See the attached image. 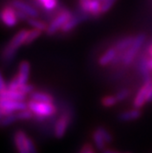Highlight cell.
<instances>
[{
  "label": "cell",
  "instance_id": "obj_8",
  "mask_svg": "<svg viewBox=\"0 0 152 153\" xmlns=\"http://www.w3.org/2000/svg\"><path fill=\"white\" fill-rule=\"evenodd\" d=\"M89 18H91L88 14L82 12L79 14H73V15L69 19V20L64 24V26L62 27L61 31L62 33H69L71 32L72 30H73L77 26H79L81 23H82L84 21L87 20Z\"/></svg>",
  "mask_w": 152,
  "mask_h": 153
},
{
  "label": "cell",
  "instance_id": "obj_31",
  "mask_svg": "<svg viewBox=\"0 0 152 153\" xmlns=\"http://www.w3.org/2000/svg\"><path fill=\"white\" fill-rule=\"evenodd\" d=\"M79 153H95V151L90 143H85L84 146L82 147Z\"/></svg>",
  "mask_w": 152,
  "mask_h": 153
},
{
  "label": "cell",
  "instance_id": "obj_16",
  "mask_svg": "<svg viewBox=\"0 0 152 153\" xmlns=\"http://www.w3.org/2000/svg\"><path fill=\"white\" fill-rule=\"evenodd\" d=\"M12 6L16 9H19V10L25 12L27 15H29L30 18H36L39 15V12L34 7H32L31 6L27 5V3L21 1V0H14V1L12 2Z\"/></svg>",
  "mask_w": 152,
  "mask_h": 153
},
{
  "label": "cell",
  "instance_id": "obj_33",
  "mask_svg": "<svg viewBox=\"0 0 152 153\" xmlns=\"http://www.w3.org/2000/svg\"><path fill=\"white\" fill-rule=\"evenodd\" d=\"M7 85L6 83L5 80H4V78H3V76H2L1 72H0V92L4 91V90L7 89Z\"/></svg>",
  "mask_w": 152,
  "mask_h": 153
},
{
  "label": "cell",
  "instance_id": "obj_5",
  "mask_svg": "<svg viewBox=\"0 0 152 153\" xmlns=\"http://www.w3.org/2000/svg\"><path fill=\"white\" fill-rule=\"evenodd\" d=\"M73 15V13L71 12L68 9H62L56 16L54 17V19L50 21V23L48 25V29L45 31L47 35L51 36L54 35L55 33H57L62 30V27L64 26V24L69 20L72 16Z\"/></svg>",
  "mask_w": 152,
  "mask_h": 153
},
{
  "label": "cell",
  "instance_id": "obj_23",
  "mask_svg": "<svg viewBox=\"0 0 152 153\" xmlns=\"http://www.w3.org/2000/svg\"><path fill=\"white\" fill-rule=\"evenodd\" d=\"M16 114H17L18 120H20V121L30 120L34 117V114L29 108H26L24 110H20V111H19V112H17Z\"/></svg>",
  "mask_w": 152,
  "mask_h": 153
},
{
  "label": "cell",
  "instance_id": "obj_17",
  "mask_svg": "<svg viewBox=\"0 0 152 153\" xmlns=\"http://www.w3.org/2000/svg\"><path fill=\"white\" fill-rule=\"evenodd\" d=\"M30 99L38 101V102H44V103L54 102L53 95L43 91H34L30 94Z\"/></svg>",
  "mask_w": 152,
  "mask_h": 153
},
{
  "label": "cell",
  "instance_id": "obj_3",
  "mask_svg": "<svg viewBox=\"0 0 152 153\" xmlns=\"http://www.w3.org/2000/svg\"><path fill=\"white\" fill-rule=\"evenodd\" d=\"M146 39H147V36L145 33H139L135 36L134 41L131 44V46L126 51L122 52L121 64L123 66L128 67V66H130L134 62L136 56L139 55L142 46L144 45Z\"/></svg>",
  "mask_w": 152,
  "mask_h": 153
},
{
  "label": "cell",
  "instance_id": "obj_18",
  "mask_svg": "<svg viewBox=\"0 0 152 153\" xmlns=\"http://www.w3.org/2000/svg\"><path fill=\"white\" fill-rule=\"evenodd\" d=\"M134 39H135V36H127L123 39H120L114 44V47L118 51L119 53L124 52L131 46V44L134 41Z\"/></svg>",
  "mask_w": 152,
  "mask_h": 153
},
{
  "label": "cell",
  "instance_id": "obj_11",
  "mask_svg": "<svg viewBox=\"0 0 152 153\" xmlns=\"http://www.w3.org/2000/svg\"><path fill=\"white\" fill-rule=\"evenodd\" d=\"M27 135L23 130H17L14 134V143L19 153H30L27 146Z\"/></svg>",
  "mask_w": 152,
  "mask_h": 153
},
{
  "label": "cell",
  "instance_id": "obj_32",
  "mask_svg": "<svg viewBox=\"0 0 152 153\" xmlns=\"http://www.w3.org/2000/svg\"><path fill=\"white\" fill-rule=\"evenodd\" d=\"M16 14H17V17H18L19 20H27L30 18L29 15H27L25 12L19 10V9H16Z\"/></svg>",
  "mask_w": 152,
  "mask_h": 153
},
{
  "label": "cell",
  "instance_id": "obj_20",
  "mask_svg": "<svg viewBox=\"0 0 152 153\" xmlns=\"http://www.w3.org/2000/svg\"><path fill=\"white\" fill-rule=\"evenodd\" d=\"M27 21V24H29L30 27H32L33 29L39 30L42 31V32L46 31L47 29H48V25L46 24V22L39 20V19H37L35 18H30Z\"/></svg>",
  "mask_w": 152,
  "mask_h": 153
},
{
  "label": "cell",
  "instance_id": "obj_9",
  "mask_svg": "<svg viewBox=\"0 0 152 153\" xmlns=\"http://www.w3.org/2000/svg\"><path fill=\"white\" fill-rule=\"evenodd\" d=\"M0 20L7 27H14L18 24L19 19L16 14V8L12 7H6L0 11Z\"/></svg>",
  "mask_w": 152,
  "mask_h": 153
},
{
  "label": "cell",
  "instance_id": "obj_6",
  "mask_svg": "<svg viewBox=\"0 0 152 153\" xmlns=\"http://www.w3.org/2000/svg\"><path fill=\"white\" fill-rule=\"evenodd\" d=\"M102 1L100 0H79V7L82 12L86 13L92 18H98L102 14Z\"/></svg>",
  "mask_w": 152,
  "mask_h": 153
},
{
  "label": "cell",
  "instance_id": "obj_14",
  "mask_svg": "<svg viewBox=\"0 0 152 153\" xmlns=\"http://www.w3.org/2000/svg\"><path fill=\"white\" fill-rule=\"evenodd\" d=\"M30 74V64L29 62L23 61L19 63V72H18V80L19 82V85H24L27 83Z\"/></svg>",
  "mask_w": 152,
  "mask_h": 153
},
{
  "label": "cell",
  "instance_id": "obj_26",
  "mask_svg": "<svg viewBox=\"0 0 152 153\" xmlns=\"http://www.w3.org/2000/svg\"><path fill=\"white\" fill-rule=\"evenodd\" d=\"M117 0H104L102 1V7H101V11L102 14L107 13L110 9H111Z\"/></svg>",
  "mask_w": 152,
  "mask_h": 153
},
{
  "label": "cell",
  "instance_id": "obj_38",
  "mask_svg": "<svg viewBox=\"0 0 152 153\" xmlns=\"http://www.w3.org/2000/svg\"><path fill=\"white\" fill-rule=\"evenodd\" d=\"M149 45H150V46H152V42H151V43H150V44H149Z\"/></svg>",
  "mask_w": 152,
  "mask_h": 153
},
{
  "label": "cell",
  "instance_id": "obj_15",
  "mask_svg": "<svg viewBox=\"0 0 152 153\" xmlns=\"http://www.w3.org/2000/svg\"><path fill=\"white\" fill-rule=\"evenodd\" d=\"M26 94H23L20 90H11L5 89L0 92V100H15V101H24Z\"/></svg>",
  "mask_w": 152,
  "mask_h": 153
},
{
  "label": "cell",
  "instance_id": "obj_12",
  "mask_svg": "<svg viewBox=\"0 0 152 153\" xmlns=\"http://www.w3.org/2000/svg\"><path fill=\"white\" fill-rule=\"evenodd\" d=\"M118 51L113 46L108 48L98 59V64L102 67H105L107 65L112 64L113 62L116 60V58L118 55Z\"/></svg>",
  "mask_w": 152,
  "mask_h": 153
},
{
  "label": "cell",
  "instance_id": "obj_35",
  "mask_svg": "<svg viewBox=\"0 0 152 153\" xmlns=\"http://www.w3.org/2000/svg\"><path fill=\"white\" fill-rule=\"evenodd\" d=\"M150 102H152V88L150 89L148 95V103H150Z\"/></svg>",
  "mask_w": 152,
  "mask_h": 153
},
{
  "label": "cell",
  "instance_id": "obj_29",
  "mask_svg": "<svg viewBox=\"0 0 152 153\" xmlns=\"http://www.w3.org/2000/svg\"><path fill=\"white\" fill-rule=\"evenodd\" d=\"M19 90H20L23 94H25L27 95V94H30L32 92H34V91H35V87H34L32 85H29V83H26V85H21V86L19 87Z\"/></svg>",
  "mask_w": 152,
  "mask_h": 153
},
{
  "label": "cell",
  "instance_id": "obj_4",
  "mask_svg": "<svg viewBox=\"0 0 152 153\" xmlns=\"http://www.w3.org/2000/svg\"><path fill=\"white\" fill-rule=\"evenodd\" d=\"M73 120V115L70 110H63L60 117L57 118V120L54 123L53 128V135L56 138H62L67 129L70 127V125Z\"/></svg>",
  "mask_w": 152,
  "mask_h": 153
},
{
  "label": "cell",
  "instance_id": "obj_13",
  "mask_svg": "<svg viewBox=\"0 0 152 153\" xmlns=\"http://www.w3.org/2000/svg\"><path fill=\"white\" fill-rule=\"evenodd\" d=\"M142 116V112L140 108L133 107L132 109L125 110L118 115V119L121 122H132L140 118Z\"/></svg>",
  "mask_w": 152,
  "mask_h": 153
},
{
  "label": "cell",
  "instance_id": "obj_39",
  "mask_svg": "<svg viewBox=\"0 0 152 153\" xmlns=\"http://www.w3.org/2000/svg\"><path fill=\"white\" fill-rule=\"evenodd\" d=\"M100 1H104V0H100Z\"/></svg>",
  "mask_w": 152,
  "mask_h": 153
},
{
  "label": "cell",
  "instance_id": "obj_36",
  "mask_svg": "<svg viewBox=\"0 0 152 153\" xmlns=\"http://www.w3.org/2000/svg\"><path fill=\"white\" fill-rule=\"evenodd\" d=\"M148 66H149V69L152 71V57H150V56L148 58Z\"/></svg>",
  "mask_w": 152,
  "mask_h": 153
},
{
  "label": "cell",
  "instance_id": "obj_28",
  "mask_svg": "<svg viewBox=\"0 0 152 153\" xmlns=\"http://www.w3.org/2000/svg\"><path fill=\"white\" fill-rule=\"evenodd\" d=\"M19 87H20V85H19V82L18 80V76L16 75L10 80L9 83L7 85V88L11 89V90H19Z\"/></svg>",
  "mask_w": 152,
  "mask_h": 153
},
{
  "label": "cell",
  "instance_id": "obj_7",
  "mask_svg": "<svg viewBox=\"0 0 152 153\" xmlns=\"http://www.w3.org/2000/svg\"><path fill=\"white\" fill-rule=\"evenodd\" d=\"M152 88V78L145 80L142 86L137 91L133 100V107L142 108L148 103V95Z\"/></svg>",
  "mask_w": 152,
  "mask_h": 153
},
{
  "label": "cell",
  "instance_id": "obj_30",
  "mask_svg": "<svg viewBox=\"0 0 152 153\" xmlns=\"http://www.w3.org/2000/svg\"><path fill=\"white\" fill-rule=\"evenodd\" d=\"M27 149H29L30 153H38L35 143L29 136L27 137Z\"/></svg>",
  "mask_w": 152,
  "mask_h": 153
},
{
  "label": "cell",
  "instance_id": "obj_34",
  "mask_svg": "<svg viewBox=\"0 0 152 153\" xmlns=\"http://www.w3.org/2000/svg\"><path fill=\"white\" fill-rule=\"evenodd\" d=\"M102 153H122V152H119L117 150H115V149H105L104 150L101 151Z\"/></svg>",
  "mask_w": 152,
  "mask_h": 153
},
{
  "label": "cell",
  "instance_id": "obj_2",
  "mask_svg": "<svg viewBox=\"0 0 152 153\" xmlns=\"http://www.w3.org/2000/svg\"><path fill=\"white\" fill-rule=\"evenodd\" d=\"M29 33V30H21L19 31L15 36L12 38L10 42L4 48L1 55V59L4 62H10L14 60L16 56L17 51L26 43L27 36Z\"/></svg>",
  "mask_w": 152,
  "mask_h": 153
},
{
  "label": "cell",
  "instance_id": "obj_24",
  "mask_svg": "<svg viewBox=\"0 0 152 153\" xmlns=\"http://www.w3.org/2000/svg\"><path fill=\"white\" fill-rule=\"evenodd\" d=\"M41 33H42V31H40L39 30H36V29L29 30V33H27V39H26L25 45H29V44L32 43L33 41H35L37 39L39 38Z\"/></svg>",
  "mask_w": 152,
  "mask_h": 153
},
{
  "label": "cell",
  "instance_id": "obj_27",
  "mask_svg": "<svg viewBox=\"0 0 152 153\" xmlns=\"http://www.w3.org/2000/svg\"><path fill=\"white\" fill-rule=\"evenodd\" d=\"M129 94H130V91L128 89L124 88V89L118 91L115 95H116L118 102H123L128 98V97L129 96Z\"/></svg>",
  "mask_w": 152,
  "mask_h": 153
},
{
  "label": "cell",
  "instance_id": "obj_21",
  "mask_svg": "<svg viewBox=\"0 0 152 153\" xmlns=\"http://www.w3.org/2000/svg\"><path fill=\"white\" fill-rule=\"evenodd\" d=\"M118 103L116 95H105L104 97H102L101 99V105L102 106L105 107V108H111L115 105H116V104Z\"/></svg>",
  "mask_w": 152,
  "mask_h": 153
},
{
  "label": "cell",
  "instance_id": "obj_40",
  "mask_svg": "<svg viewBox=\"0 0 152 153\" xmlns=\"http://www.w3.org/2000/svg\"><path fill=\"white\" fill-rule=\"evenodd\" d=\"M128 153H130V152H128Z\"/></svg>",
  "mask_w": 152,
  "mask_h": 153
},
{
  "label": "cell",
  "instance_id": "obj_1",
  "mask_svg": "<svg viewBox=\"0 0 152 153\" xmlns=\"http://www.w3.org/2000/svg\"><path fill=\"white\" fill-rule=\"evenodd\" d=\"M27 108L34 114L35 119L39 122L52 117L57 113V107L53 103L38 102L32 99L27 102Z\"/></svg>",
  "mask_w": 152,
  "mask_h": 153
},
{
  "label": "cell",
  "instance_id": "obj_19",
  "mask_svg": "<svg viewBox=\"0 0 152 153\" xmlns=\"http://www.w3.org/2000/svg\"><path fill=\"white\" fill-rule=\"evenodd\" d=\"M92 138H93V142L95 148L97 149L98 150L102 151V150H104L105 149L106 142L104 140V137H102V135L99 133V131L96 128L92 134Z\"/></svg>",
  "mask_w": 152,
  "mask_h": 153
},
{
  "label": "cell",
  "instance_id": "obj_22",
  "mask_svg": "<svg viewBox=\"0 0 152 153\" xmlns=\"http://www.w3.org/2000/svg\"><path fill=\"white\" fill-rule=\"evenodd\" d=\"M17 120H18V117H17L16 113L5 116L0 118V127H8L10 125L15 123Z\"/></svg>",
  "mask_w": 152,
  "mask_h": 153
},
{
  "label": "cell",
  "instance_id": "obj_25",
  "mask_svg": "<svg viewBox=\"0 0 152 153\" xmlns=\"http://www.w3.org/2000/svg\"><path fill=\"white\" fill-rule=\"evenodd\" d=\"M96 129H97L99 131V133L102 135V137H104V140H105L106 144H109L111 143L113 141V136L111 134V132H110L107 128H105V127H97L96 128Z\"/></svg>",
  "mask_w": 152,
  "mask_h": 153
},
{
  "label": "cell",
  "instance_id": "obj_37",
  "mask_svg": "<svg viewBox=\"0 0 152 153\" xmlns=\"http://www.w3.org/2000/svg\"><path fill=\"white\" fill-rule=\"evenodd\" d=\"M37 1H38V2H39L40 5H41V6H42L44 3H46V2L48 1V0H37Z\"/></svg>",
  "mask_w": 152,
  "mask_h": 153
},
{
  "label": "cell",
  "instance_id": "obj_10",
  "mask_svg": "<svg viewBox=\"0 0 152 153\" xmlns=\"http://www.w3.org/2000/svg\"><path fill=\"white\" fill-rule=\"evenodd\" d=\"M148 58L149 55L148 52L143 53L139 56V60L137 62V71H139V74L143 77L144 81L152 78L151 73L152 71L149 69L148 66Z\"/></svg>",
  "mask_w": 152,
  "mask_h": 153
}]
</instances>
